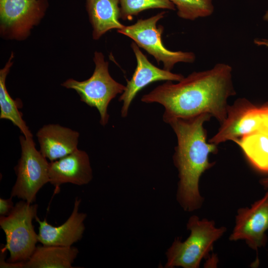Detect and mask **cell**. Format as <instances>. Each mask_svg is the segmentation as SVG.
<instances>
[{
    "label": "cell",
    "instance_id": "obj_16",
    "mask_svg": "<svg viewBox=\"0 0 268 268\" xmlns=\"http://www.w3.org/2000/svg\"><path fill=\"white\" fill-rule=\"evenodd\" d=\"M78 253L74 247L37 246L30 258L23 262L24 268H71Z\"/></svg>",
    "mask_w": 268,
    "mask_h": 268
},
{
    "label": "cell",
    "instance_id": "obj_11",
    "mask_svg": "<svg viewBox=\"0 0 268 268\" xmlns=\"http://www.w3.org/2000/svg\"><path fill=\"white\" fill-rule=\"evenodd\" d=\"M131 46L135 56L136 67L119 99V101L123 102L121 111L123 118L127 116L130 105L136 94L148 84L162 80L179 81L184 77L182 74L173 73L152 64L134 42Z\"/></svg>",
    "mask_w": 268,
    "mask_h": 268
},
{
    "label": "cell",
    "instance_id": "obj_18",
    "mask_svg": "<svg viewBox=\"0 0 268 268\" xmlns=\"http://www.w3.org/2000/svg\"><path fill=\"white\" fill-rule=\"evenodd\" d=\"M235 142L254 168L268 172V131L262 129L243 136Z\"/></svg>",
    "mask_w": 268,
    "mask_h": 268
},
{
    "label": "cell",
    "instance_id": "obj_1",
    "mask_svg": "<svg viewBox=\"0 0 268 268\" xmlns=\"http://www.w3.org/2000/svg\"><path fill=\"white\" fill-rule=\"evenodd\" d=\"M232 71L230 65L218 63L210 69L194 71L176 83L166 81L143 95L141 101L162 105L163 120L168 124L175 119L208 114L221 124L227 117L228 99L236 94Z\"/></svg>",
    "mask_w": 268,
    "mask_h": 268
},
{
    "label": "cell",
    "instance_id": "obj_4",
    "mask_svg": "<svg viewBox=\"0 0 268 268\" xmlns=\"http://www.w3.org/2000/svg\"><path fill=\"white\" fill-rule=\"evenodd\" d=\"M95 69L92 75L84 81L68 78L61 85L74 90L79 95L80 100L98 111L100 123L103 126L108 122L109 115L107 108L112 99L119 94H122L126 86L116 81L110 74L109 63L104 59L102 53L95 51L93 56Z\"/></svg>",
    "mask_w": 268,
    "mask_h": 268
},
{
    "label": "cell",
    "instance_id": "obj_25",
    "mask_svg": "<svg viewBox=\"0 0 268 268\" xmlns=\"http://www.w3.org/2000/svg\"><path fill=\"white\" fill-rule=\"evenodd\" d=\"M263 19L265 21L268 22V9L267 10L265 14H264L263 16Z\"/></svg>",
    "mask_w": 268,
    "mask_h": 268
},
{
    "label": "cell",
    "instance_id": "obj_6",
    "mask_svg": "<svg viewBox=\"0 0 268 268\" xmlns=\"http://www.w3.org/2000/svg\"><path fill=\"white\" fill-rule=\"evenodd\" d=\"M166 11H161L146 19H139L130 25L125 26L117 32L131 39L139 47L152 55L159 64L162 62L164 69L171 71L178 63H192L196 60L192 52L173 51L167 49L162 41L164 27H157V22L163 18Z\"/></svg>",
    "mask_w": 268,
    "mask_h": 268
},
{
    "label": "cell",
    "instance_id": "obj_13",
    "mask_svg": "<svg viewBox=\"0 0 268 268\" xmlns=\"http://www.w3.org/2000/svg\"><path fill=\"white\" fill-rule=\"evenodd\" d=\"M80 201L76 198L71 214L60 226H53L46 219L42 221L37 216L35 219L39 224L38 242L46 246L70 247L81 239L85 230L83 221L87 215L78 212Z\"/></svg>",
    "mask_w": 268,
    "mask_h": 268
},
{
    "label": "cell",
    "instance_id": "obj_19",
    "mask_svg": "<svg viewBox=\"0 0 268 268\" xmlns=\"http://www.w3.org/2000/svg\"><path fill=\"white\" fill-rule=\"evenodd\" d=\"M120 18L131 20L140 12L151 8L175 10L176 8L171 0H120Z\"/></svg>",
    "mask_w": 268,
    "mask_h": 268
},
{
    "label": "cell",
    "instance_id": "obj_22",
    "mask_svg": "<svg viewBox=\"0 0 268 268\" xmlns=\"http://www.w3.org/2000/svg\"><path fill=\"white\" fill-rule=\"evenodd\" d=\"M263 119V130L268 131V102L260 107Z\"/></svg>",
    "mask_w": 268,
    "mask_h": 268
},
{
    "label": "cell",
    "instance_id": "obj_21",
    "mask_svg": "<svg viewBox=\"0 0 268 268\" xmlns=\"http://www.w3.org/2000/svg\"><path fill=\"white\" fill-rule=\"evenodd\" d=\"M10 197L7 199H0V214L1 216L7 215L13 209V202Z\"/></svg>",
    "mask_w": 268,
    "mask_h": 268
},
{
    "label": "cell",
    "instance_id": "obj_17",
    "mask_svg": "<svg viewBox=\"0 0 268 268\" xmlns=\"http://www.w3.org/2000/svg\"><path fill=\"white\" fill-rule=\"evenodd\" d=\"M14 57V53L11 52L8 60L3 67L0 69V119L10 121L19 128L24 136L33 137L23 119L22 113L18 110L21 107V101L19 99H12L6 88V79L12 66Z\"/></svg>",
    "mask_w": 268,
    "mask_h": 268
},
{
    "label": "cell",
    "instance_id": "obj_3",
    "mask_svg": "<svg viewBox=\"0 0 268 268\" xmlns=\"http://www.w3.org/2000/svg\"><path fill=\"white\" fill-rule=\"evenodd\" d=\"M187 227L190 236L184 242L180 238L175 239L166 252L165 268H199L201 261L212 250L214 243L226 231L225 227H216L214 221L200 219L196 215L189 218Z\"/></svg>",
    "mask_w": 268,
    "mask_h": 268
},
{
    "label": "cell",
    "instance_id": "obj_9",
    "mask_svg": "<svg viewBox=\"0 0 268 268\" xmlns=\"http://www.w3.org/2000/svg\"><path fill=\"white\" fill-rule=\"evenodd\" d=\"M220 125L217 133L208 141L216 145L228 140L235 142L263 129L260 107L245 98H239L228 106L226 118Z\"/></svg>",
    "mask_w": 268,
    "mask_h": 268
},
{
    "label": "cell",
    "instance_id": "obj_12",
    "mask_svg": "<svg viewBox=\"0 0 268 268\" xmlns=\"http://www.w3.org/2000/svg\"><path fill=\"white\" fill-rule=\"evenodd\" d=\"M49 176V182L57 190L65 183L78 186L89 183L93 175L88 155L85 151L77 149L64 157L51 162Z\"/></svg>",
    "mask_w": 268,
    "mask_h": 268
},
{
    "label": "cell",
    "instance_id": "obj_23",
    "mask_svg": "<svg viewBox=\"0 0 268 268\" xmlns=\"http://www.w3.org/2000/svg\"><path fill=\"white\" fill-rule=\"evenodd\" d=\"M254 43L259 46H266L268 47V39L267 38H255Z\"/></svg>",
    "mask_w": 268,
    "mask_h": 268
},
{
    "label": "cell",
    "instance_id": "obj_10",
    "mask_svg": "<svg viewBox=\"0 0 268 268\" xmlns=\"http://www.w3.org/2000/svg\"><path fill=\"white\" fill-rule=\"evenodd\" d=\"M268 230V190L250 207L240 208L236 216L235 225L229 237L231 241L244 240L249 247L257 251L265 246Z\"/></svg>",
    "mask_w": 268,
    "mask_h": 268
},
{
    "label": "cell",
    "instance_id": "obj_14",
    "mask_svg": "<svg viewBox=\"0 0 268 268\" xmlns=\"http://www.w3.org/2000/svg\"><path fill=\"white\" fill-rule=\"evenodd\" d=\"M79 134L59 124L43 126L36 133L40 151L51 162L64 157L77 148Z\"/></svg>",
    "mask_w": 268,
    "mask_h": 268
},
{
    "label": "cell",
    "instance_id": "obj_24",
    "mask_svg": "<svg viewBox=\"0 0 268 268\" xmlns=\"http://www.w3.org/2000/svg\"><path fill=\"white\" fill-rule=\"evenodd\" d=\"M260 183L265 189H268V177L261 179Z\"/></svg>",
    "mask_w": 268,
    "mask_h": 268
},
{
    "label": "cell",
    "instance_id": "obj_7",
    "mask_svg": "<svg viewBox=\"0 0 268 268\" xmlns=\"http://www.w3.org/2000/svg\"><path fill=\"white\" fill-rule=\"evenodd\" d=\"M21 156L15 167L17 179L11 192L29 203L36 200V194L42 187L49 182V163L36 148L33 137L19 136Z\"/></svg>",
    "mask_w": 268,
    "mask_h": 268
},
{
    "label": "cell",
    "instance_id": "obj_15",
    "mask_svg": "<svg viewBox=\"0 0 268 268\" xmlns=\"http://www.w3.org/2000/svg\"><path fill=\"white\" fill-rule=\"evenodd\" d=\"M85 6L94 40L99 39L111 30H120L125 26L119 20L120 0H85Z\"/></svg>",
    "mask_w": 268,
    "mask_h": 268
},
{
    "label": "cell",
    "instance_id": "obj_2",
    "mask_svg": "<svg viewBox=\"0 0 268 268\" xmlns=\"http://www.w3.org/2000/svg\"><path fill=\"white\" fill-rule=\"evenodd\" d=\"M211 117L208 114H202L189 119H173L168 123L177 139L173 155L179 178L177 199L185 211H193L201 206L203 199L200 193V179L214 165L209 161L208 156L217 152V145L206 141L203 127Z\"/></svg>",
    "mask_w": 268,
    "mask_h": 268
},
{
    "label": "cell",
    "instance_id": "obj_20",
    "mask_svg": "<svg viewBox=\"0 0 268 268\" xmlns=\"http://www.w3.org/2000/svg\"><path fill=\"white\" fill-rule=\"evenodd\" d=\"M177 9L178 16L194 20L211 15L214 11L212 0H171Z\"/></svg>",
    "mask_w": 268,
    "mask_h": 268
},
{
    "label": "cell",
    "instance_id": "obj_5",
    "mask_svg": "<svg viewBox=\"0 0 268 268\" xmlns=\"http://www.w3.org/2000/svg\"><path fill=\"white\" fill-rule=\"evenodd\" d=\"M38 205L25 201L16 203L10 212L1 216L0 226L6 236L2 251L10 253L8 263L25 262L34 253L38 242L32 220L37 216Z\"/></svg>",
    "mask_w": 268,
    "mask_h": 268
},
{
    "label": "cell",
    "instance_id": "obj_8",
    "mask_svg": "<svg viewBox=\"0 0 268 268\" xmlns=\"http://www.w3.org/2000/svg\"><path fill=\"white\" fill-rule=\"evenodd\" d=\"M47 0H0V35L6 40L22 41L44 16Z\"/></svg>",
    "mask_w": 268,
    "mask_h": 268
}]
</instances>
